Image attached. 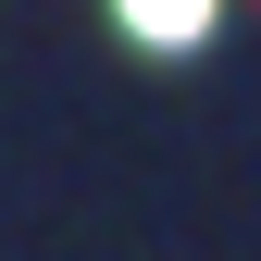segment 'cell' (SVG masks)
<instances>
[{"label":"cell","mask_w":261,"mask_h":261,"mask_svg":"<svg viewBox=\"0 0 261 261\" xmlns=\"http://www.w3.org/2000/svg\"><path fill=\"white\" fill-rule=\"evenodd\" d=\"M124 25L174 50V38H199V25H212V0H124Z\"/></svg>","instance_id":"6da1fadb"}]
</instances>
